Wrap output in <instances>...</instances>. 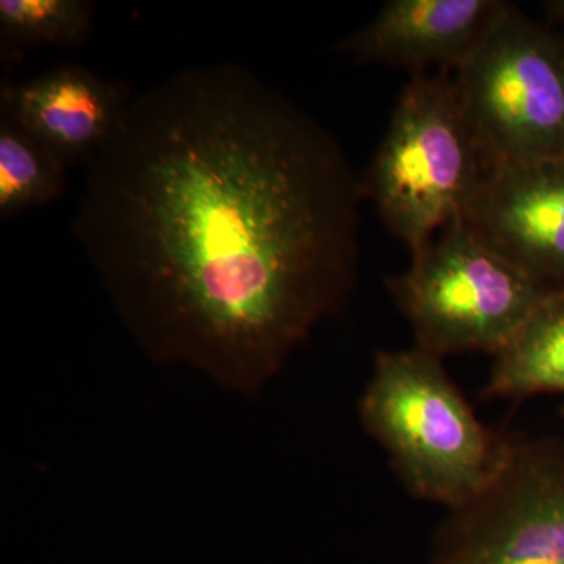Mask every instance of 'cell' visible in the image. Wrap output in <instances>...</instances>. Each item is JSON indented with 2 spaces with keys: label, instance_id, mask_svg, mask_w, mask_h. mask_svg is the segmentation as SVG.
<instances>
[{
  "label": "cell",
  "instance_id": "1",
  "mask_svg": "<svg viewBox=\"0 0 564 564\" xmlns=\"http://www.w3.org/2000/svg\"><path fill=\"white\" fill-rule=\"evenodd\" d=\"M74 234L140 343L256 388L358 276L362 184L332 133L234 65L132 98Z\"/></svg>",
  "mask_w": 564,
  "mask_h": 564
},
{
  "label": "cell",
  "instance_id": "2",
  "mask_svg": "<svg viewBox=\"0 0 564 564\" xmlns=\"http://www.w3.org/2000/svg\"><path fill=\"white\" fill-rule=\"evenodd\" d=\"M359 417L404 488L448 511L485 492L511 444L475 415L443 358L417 347L375 356Z\"/></svg>",
  "mask_w": 564,
  "mask_h": 564
},
{
  "label": "cell",
  "instance_id": "3",
  "mask_svg": "<svg viewBox=\"0 0 564 564\" xmlns=\"http://www.w3.org/2000/svg\"><path fill=\"white\" fill-rule=\"evenodd\" d=\"M489 173L454 73H425L400 91L361 184L388 231L414 252L463 220Z\"/></svg>",
  "mask_w": 564,
  "mask_h": 564
},
{
  "label": "cell",
  "instance_id": "4",
  "mask_svg": "<svg viewBox=\"0 0 564 564\" xmlns=\"http://www.w3.org/2000/svg\"><path fill=\"white\" fill-rule=\"evenodd\" d=\"M410 269L389 278L393 302L415 347L434 356L502 351L551 291L489 248L462 220L421 250Z\"/></svg>",
  "mask_w": 564,
  "mask_h": 564
},
{
  "label": "cell",
  "instance_id": "5",
  "mask_svg": "<svg viewBox=\"0 0 564 564\" xmlns=\"http://www.w3.org/2000/svg\"><path fill=\"white\" fill-rule=\"evenodd\" d=\"M454 79L491 172L564 159V46L554 29L508 3Z\"/></svg>",
  "mask_w": 564,
  "mask_h": 564
},
{
  "label": "cell",
  "instance_id": "6",
  "mask_svg": "<svg viewBox=\"0 0 564 564\" xmlns=\"http://www.w3.org/2000/svg\"><path fill=\"white\" fill-rule=\"evenodd\" d=\"M432 564H564V452L511 437L496 480L448 513Z\"/></svg>",
  "mask_w": 564,
  "mask_h": 564
},
{
  "label": "cell",
  "instance_id": "7",
  "mask_svg": "<svg viewBox=\"0 0 564 564\" xmlns=\"http://www.w3.org/2000/svg\"><path fill=\"white\" fill-rule=\"evenodd\" d=\"M462 221L549 291L564 289V159L492 170Z\"/></svg>",
  "mask_w": 564,
  "mask_h": 564
},
{
  "label": "cell",
  "instance_id": "8",
  "mask_svg": "<svg viewBox=\"0 0 564 564\" xmlns=\"http://www.w3.org/2000/svg\"><path fill=\"white\" fill-rule=\"evenodd\" d=\"M508 2L389 0L372 21L339 44L356 62L415 74L455 73L473 57Z\"/></svg>",
  "mask_w": 564,
  "mask_h": 564
},
{
  "label": "cell",
  "instance_id": "9",
  "mask_svg": "<svg viewBox=\"0 0 564 564\" xmlns=\"http://www.w3.org/2000/svg\"><path fill=\"white\" fill-rule=\"evenodd\" d=\"M132 95L120 82L63 65L22 82H3L0 109L66 166L87 163L109 141Z\"/></svg>",
  "mask_w": 564,
  "mask_h": 564
},
{
  "label": "cell",
  "instance_id": "10",
  "mask_svg": "<svg viewBox=\"0 0 564 564\" xmlns=\"http://www.w3.org/2000/svg\"><path fill=\"white\" fill-rule=\"evenodd\" d=\"M484 393L500 400L564 393V289L552 292L497 352Z\"/></svg>",
  "mask_w": 564,
  "mask_h": 564
},
{
  "label": "cell",
  "instance_id": "11",
  "mask_svg": "<svg viewBox=\"0 0 564 564\" xmlns=\"http://www.w3.org/2000/svg\"><path fill=\"white\" fill-rule=\"evenodd\" d=\"M66 166L0 109V217L46 206L66 188Z\"/></svg>",
  "mask_w": 564,
  "mask_h": 564
},
{
  "label": "cell",
  "instance_id": "12",
  "mask_svg": "<svg viewBox=\"0 0 564 564\" xmlns=\"http://www.w3.org/2000/svg\"><path fill=\"white\" fill-rule=\"evenodd\" d=\"M95 3L87 0H2L0 50L7 62L39 47L82 46L91 32Z\"/></svg>",
  "mask_w": 564,
  "mask_h": 564
},
{
  "label": "cell",
  "instance_id": "13",
  "mask_svg": "<svg viewBox=\"0 0 564 564\" xmlns=\"http://www.w3.org/2000/svg\"><path fill=\"white\" fill-rule=\"evenodd\" d=\"M560 33V36H562V41H563V46H564V31H556Z\"/></svg>",
  "mask_w": 564,
  "mask_h": 564
},
{
  "label": "cell",
  "instance_id": "14",
  "mask_svg": "<svg viewBox=\"0 0 564 564\" xmlns=\"http://www.w3.org/2000/svg\"><path fill=\"white\" fill-rule=\"evenodd\" d=\"M562 413H563V415H564V404H563V408H562Z\"/></svg>",
  "mask_w": 564,
  "mask_h": 564
}]
</instances>
